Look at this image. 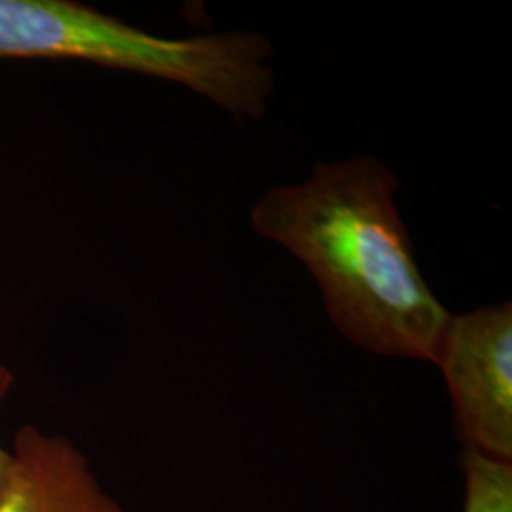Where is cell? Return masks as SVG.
<instances>
[{
    "label": "cell",
    "mask_w": 512,
    "mask_h": 512,
    "mask_svg": "<svg viewBox=\"0 0 512 512\" xmlns=\"http://www.w3.org/2000/svg\"><path fill=\"white\" fill-rule=\"evenodd\" d=\"M380 160L315 165L251 209L256 234L285 247L317 281L332 325L380 357L437 363L452 313L429 289Z\"/></svg>",
    "instance_id": "cell-1"
},
{
    "label": "cell",
    "mask_w": 512,
    "mask_h": 512,
    "mask_svg": "<svg viewBox=\"0 0 512 512\" xmlns=\"http://www.w3.org/2000/svg\"><path fill=\"white\" fill-rule=\"evenodd\" d=\"M268 38L251 31L167 38L73 0H0V61H84L167 80L238 120H262L274 93Z\"/></svg>",
    "instance_id": "cell-2"
},
{
    "label": "cell",
    "mask_w": 512,
    "mask_h": 512,
    "mask_svg": "<svg viewBox=\"0 0 512 512\" xmlns=\"http://www.w3.org/2000/svg\"><path fill=\"white\" fill-rule=\"evenodd\" d=\"M463 450L512 463V306L452 315L440 348Z\"/></svg>",
    "instance_id": "cell-3"
},
{
    "label": "cell",
    "mask_w": 512,
    "mask_h": 512,
    "mask_svg": "<svg viewBox=\"0 0 512 512\" xmlns=\"http://www.w3.org/2000/svg\"><path fill=\"white\" fill-rule=\"evenodd\" d=\"M12 454L14 475L0 512H126L67 437L27 423L14 437Z\"/></svg>",
    "instance_id": "cell-4"
},
{
    "label": "cell",
    "mask_w": 512,
    "mask_h": 512,
    "mask_svg": "<svg viewBox=\"0 0 512 512\" xmlns=\"http://www.w3.org/2000/svg\"><path fill=\"white\" fill-rule=\"evenodd\" d=\"M459 467L465 478L463 512H512V463L461 450Z\"/></svg>",
    "instance_id": "cell-5"
},
{
    "label": "cell",
    "mask_w": 512,
    "mask_h": 512,
    "mask_svg": "<svg viewBox=\"0 0 512 512\" xmlns=\"http://www.w3.org/2000/svg\"><path fill=\"white\" fill-rule=\"evenodd\" d=\"M16 385V374L12 372V368H8L6 365L0 363V406L4 404V401L8 399V395L12 393ZM14 475V454H12V448H4L0 444V499L4 492L8 490L10 486V480Z\"/></svg>",
    "instance_id": "cell-6"
}]
</instances>
